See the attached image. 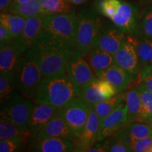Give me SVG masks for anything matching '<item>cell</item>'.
<instances>
[{"instance_id": "cell-1", "label": "cell", "mask_w": 152, "mask_h": 152, "mask_svg": "<svg viewBox=\"0 0 152 152\" xmlns=\"http://www.w3.org/2000/svg\"><path fill=\"white\" fill-rule=\"evenodd\" d=\"M74 49L62 38L43 29L26 54L47 77L66 73L68 61Z\"/></svg>"}, {"instance_id": "cell-2", "label": "cell", "mask_w": 152, "mask_h": 152, "mask_svg": "<svg viewBox=\"0 0 152 152\" xmlns=\"http://www.w3.org/2000/svg\"><path fill=\"white\" fill-rule=\"evenodd\" d=\"M79 96V92L67 73L44 77L35 101L62 109Z\"/></svg>"}, {"instance_id": "cell-3", "label": "cell", "mask_w": 152, "mask_h": 152, "mask_svg": "<svg viewBox=\"0 0 152 152\" xmlns=\"http://www.w3.org/2000/svg\"><path fill=\"white\" fill-rule=\"evenodd\" d=\"M101 15L94 7L84 8L77 14V28L75 49L85 56L98 45L104 25Z\"/></svg>"}, {"instance_id": "cell-4", "label": "cell", "mask_w": 152, "mask_h": 152, "mask_svg": "<svg viewBox=\"0 0 152 152\" xmlns=\"http://www.w3.org/2000/svg\"><path fill=\"white\" fill-rule=\"evenodd\" d=\"M44 78L42 72L33 61L23 54L14 75L16 90L25 97L35 99Z\"/></svg>"}, {"instance_id": "cell-5", "label": "cell", "mask_w": 152, "mask_h": 152, "mask_svg": "<svg viewBox=\"0 0 152 152\" xmlns=\"http://www.w3.org/2000/svg\"><path fill=\"white\" fill-rule=\"evenodd\" d=\"M43 28L62 38L75 48L77 28V16L75 12L45 16Z\"/></svg>"}, {"instance_id": "cell-6", "label": "cell", "mask_w": 152, "mask_h": 152, "mask_svg": "<svg viewBox=\"0 0 152 152\" xmlns=\"http://www.w3.org/2000/svg\"><path fill=\"white\" fill-rule=\"evenodd\" d=\"M34 106L28 98L16 91L9 100L1 106V116L28 130V121Z\"/></svg>"}, {"instance_id": "cell-7", "label": "cell", "mask_w": 152, "mask_h": 152, "mask_svg": "<svg viewBox=\"0 0 152 152\" xmlns=\"http://www.w3.org/2000/svg\"><path fill=\"white\" fill-rule=\"evenodd\" d=\"M83 56L84 55L75 48L66 66V73L78 92L85 85L97 77Z\"/></svg>"}, {"instance_id": "cell-8", "label": "cell", "mask_w": 152, "mask_h": 152, "mask_svg": "<svg viewBox=\"0 0 152 152\" xmlns=\"http://www.w3.org/2000/svg\"><path fill=\"white\" fill-rule=\"evenodd\" d=\"M90 107L80 96L63 107L60 115L77 137L84 130L89 116Z\"/></svg>"}, {"instance_id": "cell-9", "label": "cell", "mask_w": 152, "mask_h": 152, "mask_svg": "<svg viewBox=\"0 0 152 152\" xmlns=\"http://www.w3.org/2000/svg\"><path fill=\"white\" fill-rule=\"evenodd\" d=\"M140 14L137 6L122 0L121 7L111 20L125 34L137 37L140 35Z\"/></svg>"}, {"instance_id": "cell-10", "label": "cell", "mask_w": 152, "mask_h": 152, "mask_svg": "<svg viewBox=\"0 0 152 152\" xmlns=\"http://www.w3.org/2000/svg\"><path fill=\"white\" fill-rule=\"evenodd\" d=\"M128 123V109L124 99L114 111L100 123L97 142H102L106 138L114 135Z\"/></svg>"}, {"instance_id": "cell-11", "label": "cell", "mask_w": 152, "mask_h": 152, "mask_svg": "<svg viewBox=\"0 0 152 152\" xmlns=\"http://www.w3.org/2000/svg\"><path fill=\"white\" fill-rule=\"evenodd\" d=\"M61 109L45 103H37L30 113L28 128L33 138L36 137L37 133L53 118L60 113Z\"/></svg>"}, {"instance_id": "cell-12", "label": "cell", "mask_w": 152, "mask_h": 152, "mask_svg": "<svg viewBox=\"0 0 152 152\" xmlns=\"http://www.w3.org/2000/svg\"><path fill=\"white\" fill-rule=\"evenodd\" d=\"M45 16H38L27 18L22 33L11 42L14 46L25 54L33 45L38 35L42 31L43 18Z\"/></svg>"}, {"instance_id": "cell-13", "label": "cell", "mask_w": 152, "mask_h": 152, "mask_svg": "<svg viewBox=\"0 0 152 152\" xmlns=\"http://www.w3.org/2000/svg\"><path fill=\"white\" fill-rule=\"evenodd\" d=\"M90 112L84 130L75 142L74 151H87L97 142L100 121L93 106H89Z\"/></svg>"}, {"instance_id": "cell-14", "label": "cell", "mask_w": 152, "mask_h": 152, "mask_svg": "<svg viewBox=\"0 0 152 152\" xmlns=\"http://www.w3.org/2000/svg\"><path fill=\"white\" fill-rule=\"evenodd\" d=\"M52 137L66 139L73 142H75L78 139V137L71 130L60 114L53 118L39 131L35 140L36 141H39Z\"/></svg>"}, {"instance_id": "cell-15", "label": "cell", "mask_w": 152, "mask_h": 152, "mask_svg": "<svg viewBox=\"0 0 152 152\" xmlns=\"http://www.w3.org/2000/svg\"><path fill=\"white\" fill-rule=\"evenodd\" d=\"M126 36L125 33L112 23L103 25L97 47L114 55L121 47Z\"/></svg>"}, {"instance_id": "cell-16", "label": "cell", "mask_w": 152, "mask_h": 152, "mask_svg": "<svg viewBox=\"0 0 152 152\" xmlns=\"http://www.w3.org/2000/svg\"><path fill=\"white\" fill-rule=\"evenodd\" d=\"M113 56L115 64L124 69L134 74L141 71L136 46L127 37Z\"/></svg>"}, {"instance_id": "cell-17", "label": "cell", "mask_w": 152, "mask_h": 152, "mask_svg": "<svg viewBox=\"0 0 152 152\" xmlns=\"http://www.w3.org/2000/svg\"><path fill=\"white\" fill-rule=\"evenodd\" d=\"M23 53L11 42L1 46L0 49V74L14 77Z\"/></svg>"}, {"instance_id": "cell-18", "label": "cell", "mask_w": 152, "mask_h": 152, "mask_svg": "<svg viewBox=\"0 0 152 152\" xmlns=\"http://www.w3.org/2000/svg\"><path fill=\"white\" fill-rule=\"evenodd\" d=\"M99 78L108 80L117 89L118 92H122L134 80V73L115 64L105 70Z\"/></svg>"}, {"instance_id": "cell-19", "label": "cell", "mask_w": 152, "mask_h": 152, "mask_svg": "<svg viewBox=\"0 0 152 152\" xmlns=\"http://www.w3.org/2000/svg\"><path fill=\"white\" fill-rule=\"evenodd\" d=\"M75 144L73 141L64 138L52 137L36 141L31 148L33 151L69 152L74 151Z\"/></svg>"}, {"instance_id": "cell-20", "label": "cell", "mask_w": 152, "mask_h": 152, "mask_svg": "<svg viewBox=\"0 0 152 152\" xmlns=\"http://www.w3.org/2000/svg\"><path fill=\"white\" fill-rule=\"evenodd\" d=\"M88 55L89 64L98 78H99L102 73L105 70L115 64L113 55L98 47H94Z\"/></svg>"}, {"instance_id": "cell-21", "label": "cell", "mask_w": 152, "mask_h": 152, "mask_svg": "<svg viewBox=\"0 0 152 152\" xmlns=\"http://www.w3.org/2000/svg\"><path fill=\"white\" fill-rule=\"evenodd\" d=\"M79 96L88 106H94L102 101L107 99L98 77H95L85 85L80 91Z\"/></svg>"}, {"instance_id": "cell-22", "label": "cell", "mask_w": 152, "mask_h": 152, "mask_svg": "<svg viewBox=\"0 0 152 152\" xmlns=\"http://www.w3.org/2000/svg\"><path fill=\"white\" fill-rule=\"evenodd\" d=\"M4 12L19 15L26 18L38 16H47L39 0H33L30 2L23 4L12 2Z\"/></svg>"}, {"instance_id": "cell-23", "label": "cell", "mask_w": 152, "mask_h": 152, "mask_svg": "<svg viewBox=\"0 0 152 152\" xmlns=\"http://www.w3.org/2000/svg\"><path fill=\"white\" fill-rule=\"evenodd\" d=\"M33 138L32 134L29 130H26L20 128L18 125L11 122L8 119L1 116L0 120V140L9 139H20L25 144L28 140Z\"/></svg>"}, {"instance_id": "cell-24", "label": "cell", "mask_w": 152, "mask_h": 152, "mask_svg": "<svg viewBox=\"0 0 152 152\" xmlns=\"http://www.w3.org/2000/svg\"><path fill=\"white\" fill-rule=\"evenodd\" d=\"M26 20L27 18L11 13L1 12L0 15V23L8 29L12 40L18 37L23 31Z\"/></svg>"}, {"instance_id": "cell-25", "label": "cell", "mask_w": 152, "mask_h": 152, "mask_svg": "<svg viewBox=\"0 0 152 152\" xmlns=\"http://www.w3.org/2000/svg\"><path fill=\"white\" fill-rule=\"evenodd\" d=\"M141 99V111L138 121L151 123L152 121V92L142 83L137 87Z\"/></svg>"}, {"instance_id": "cell-26", "label": "cell", "mask_w": 152, "mask_h": 152, "mask_svg": "<svg viewBox=\"0 0 152 152\" xmlns=\"http://www.w3.org/2000/svg\"><path fill=\"white\" fill-rule=\"evenodd\" d=\"M125 101L128 109V123L138 121L141 111V99L137 88L129 90L125 95Z\"/></svg>"}, {"instance_id": "cell-27", "label": "cell", "mask_w": 152, "mask_h": 152, "mask_svg": "<svg viewBox=\"0 0 152 152\" xmlns=\"http://www.w3.org/2000/svg\"><path fill=\"white\" fill-rule=\"evenodd\" d=\"M47 16L75 12L73 4L68 0H39Z\"/></svg>"}, {"instance_id": "cell-28", "label": "cell", "mask_w": 152, "mask_h": 152, "mask_svg": "<svg viewBox=\"0 0 152 152\" xmlns=\"http://www.w3.org/2000/svg\"><path fill=\"white\" fill-rule=\"evenodd\" d=\"M125 99V95L122 94H117L113 97L104 100L96 105L93 106L94 109L97 113L100 123L104 121V118L108 116L114 109L119 105L122 101Z\"/></svg>"}, {"instance_id": "cell-29", "label": "cell", "mask_w": 152, "mask_h": 152, "mask_svg": "<svg viewBox=\"0 0 152 152\" xmlns=\"http://www.w3.org/2000/svg\"><path fill=\"white\" fill-rule=\"evenodd\" d=\"M135 46L142 70L144 66L152 64V39L142 37L140 40L137 39Z\"/></svg>"}, {"instance_id": "cell-30", "label": "cell", "mask_w": 152, "mask_h": 152, "mask_svg": "<svg viewBox=\"0 0 152 152\" xmlns=\"http://www.w3.org/2000/svg\"><path fill=\"white\" fill-rule=\"evenodd\" d=\"M122 0H94V8L101 14L111 19L121 7Z\"/></svg>"}, {"instance_id": "cell-31", "label": "cell", "mask_w": 152, "mask_h": 152, "mask_svg": "<svg viewBox=\"0 0 152 152\" xmlns=\"http://www.w3.org/2000/svg\"><path fill=\"white\" fill-rule=\"evenodd\" d=\"M140 32L142 37L152 39V4L147 5L141 12Z\"/></svg>"}, {"instance_id": "cell-32", "label": "cell", "mask_w": 152, "mask_h": 152, "mask_svg": "<svg viewBox=\"0 0 152 152\" xmlns=\"http://www.w3.org/2000/svg\"><path fill=\"white\" fill-rule=\"evenodd\" d=\"M14 77L1 75L0 76V99L1 106L14 95L16 89L15 87Z\"/></svg>"}, {"instance_id": "cell-33", "label": "cell", "mask_w": 152, "mask_h": 152, "mask_svg": "<svg viewBox=\"0 0 152 152\" xmlns=\"http://www.w3.org/2000/svg\"><path fill=\"white\" fill-rule=\"evenodd\" d=\"M133 140H139L152 137V127L142 123H132L126 127Z\"/></svg>"}, {"instance_id": "cell-34", "label": "cell", "mask_w": 152, "mask_h": 152, "mask_svg": "<svg viewBox=\"0 0 152 152\" xmlns=\"http://www.w3.org/2000/svg\"><path fill=\"white\" fill-rule=\"evenodd\" d=\"M25 142L20 139H9L1 140L0 141V151L1 152H14L22 147Z\"/></svg>"}, {"instance_id": "cell-35", "label": "cell", "mask_w": 152, "mask_h": 152, "mask_svg": "<svg viewBox=\"0 0 152 152\" xmlns=\"http://www.w3.org/2000/svg\"><path fill=\"white\" fill-rule=\"evenodd\" d=\"M106 151L110 152H127L131 151V149L115 136L111 140L106 141Z\"/></svg>"}, {"instance_id": "cell-36", "label": "cell", "mask_w": 152, "mask_h": 152, "mask_svg": "<svg viewBox=\"0 0 152 152\" xmlns=\"http://www.w3.org/2000/svg\"><path fill=\"white\" fill-rule=\"evenodd\" d=\"M152 145V138L147 137L133 140L131 144V151L147 152Z\"/></svg>"}, {"instance_id": "cell-37", "label": "cell", "mask_w": 152, "mask_h": 152, "mask_svg": "<svg viewBox=\"0 0 152 152\" xmlns=\"http://www.w3.org/2000/svg\"><path fill=\"white\" fill-rule=\"evenodd\" d=\"M114 136L117 139H118L120 141H121L123 144H125V145H127L131 149V144H132L133 142V138L131 136L130 132H128V130H127L126 128L123 130H121L119 132L115 133L114 134Z\"/></svg>"}, {"instance_id": "cell-38", "label": "cell", "mask_w": 152, "mask_h": 152, "mask_svg": "<svg viewBox=\"0 0 152 152\" xmlns=\"http://www.w3.org/2000/svg\"><path fill=\"white\" fill-rule=\"evenodd\" d=\"M12 41V38L11 37L10 33L2 24L0 23V44L2 46L6 44H8Z\"/></svg>"}, {"instance_id": "cell-39", "label": "cell", "mask_w": 152, "mask_h": 152, "mask_svg": "<svg viewBox=\"0 0 152 152\" xmlns=\"http://www.w3.org/2000/svg\"><path fill=\"white\" fill-rule=\"evenodd\" d=\"M140 73L142 77V83L145 85L148 90L152 92V75L148 73L144 68H142Z\"/></svg>"}, {"instance_id": "cell-40", "label": "cell", "mask_w": 152, "mask_h": 152, "mask_svg": "<svg viewBox=\"0 0 152 152\" xmlns=\"http://www.w3.org/2000/svg\"><path fill=\"white\" fill-rule=\"evenodd\" d=\"M88 152H104L106 151V142L101 144H96L91 147L90 149L87 150Z\"/></svg>"}, {"instance_id": "cell-41", "label": "cell", "mask_w": 152, "mask_h": 152, "mask_svg": "<svg viewBox=\"0 0 152 152\" xmlns=\"http://www.w3.org/2000/svg\"><path fill=\"white\" fill-rule=\"evenodd\" d=\"M13 0H0V9L1 12H4L9 5L12 3Z\"/></svg>"}, {"instance_id": "cell-42", "label": "cell", "mask_w": 152, "mask_h": 152, "mask_svg": "<svg viewBox=\"0 0 152 152\" xmlns=\"http://www.w3.org/2000/svg\"><path fill=\"white\" fill-rule=\"evenodd\" d=\"M68 1L73 4L81 5V4H84L87 2L89 0H68Z\"/></svg>"}, {"instance_id": "cell-43", "label": "cell", "mask_w": 152, "mask_h": 152, "mask_svg": "<svg viewBox=\"0 0 152 152\" xmlns=\"http://www.w3.org/2000/svg\"><path fill=\"white\" fill-rule=\"evenodd\" d=\"M142 68L145 69L146 71L148 72V73L151 74V75H152V64H150V65H149V66H144V67H143Z\"/></svg>"}, {"instance_id": "cell-44", "label": "cell", "mask_w": 152, "mask_h": 152, "mask_svg": "<svg viewBox=\"0 0 152 152\" xmlns=\"http://www.w3.org/2000/svg\"><path fill=\"white\" fill-rule=\"evenodd\" d=\"M33 1V0H13L12 2L23 4V3H28V2H30V1Z\"/></svg>"}, {"instance_id": "cell-45", "label": "cell", "mask_w": 152, "mask_h": 152, "mask_svg": "<svg viewBox=\"0 0 152 152\" xmlns=\"http://www.w3.org/2000/svg\"><path fill=\"white\" fill-rule=\"evenodd\" d=\"M142 3L146 5L152 4V0H142Z\"/></svg>"}, {"instance_id": "cell-46", "label": "cell", "mask_w": 152, "mask_h": 152, "mask_svg": "<svg viewBox=\"0 0 152 152\" xmlns=\"http://www.w3.org/2000/svg\"><path fill=\"white\" fill-rule=\"evenodd\" d=\"M147 152H152V145L151 146V147L149 148V150H148V151H147Z\"/></svg>"}, {"instance_id": "cell-47", "label": "cell", "mask_w": 152, "mask_h": 152, "mask_svg": "<svg viewBox=\"0 0 152 152\" xmlns=\"http://www.w3.org/2000/svg\"><path fill=\"white\" fill-rule=\"evenodd\" d=\"M151 124H152V122H151Z\"/></svg>"}, {"instance_id": "cell-48", "label": "cell", "mask_w": 152, "mask_h": 152, "mask_svg": "<svg viewBox=\"0 0 152 152\" xmlns=\"http://www.w3.org/2000/svg\"><path fill=\"white\" fill-rule=\"evenodd\" d=\"M151 138H152V137H151Z\"/></svg>"}, {"instance_id": "cell-49", "label": "cell", "mask_w": 152, "mask_h": 152, "mask_svg": "<svg viewBox=\"0 0 152 152\" xmlns=\"http://www.w3.org/2000/svg\"><path fill=\"white\" fill-rule=\"evenodd\" d=\"M151 122H152V121H151Z\"/></svg>"}]
</instances>
